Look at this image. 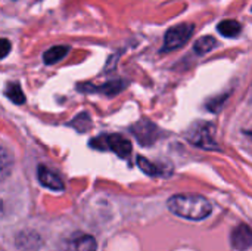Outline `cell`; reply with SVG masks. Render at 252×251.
I'll list each match as a JSON object with an SVG mask.
<instances>
[{
  "label": "cell",
  "instance_id": "cell-1",
  "mask_svg": "<svg viewBox=\"0 0 252 251\" xmlns=\"http://www.w3.org/2000/svg\"><path fill=\"white\" fill-rule=\"evenodd\" d=\"M167 207L173 215L189 220H204L213 213V204L205 197L196 194L173 195L167 201Z\"/></svg>",
  "mask_w": 252,
  "mask_h": 251
},
{
  "label": "cell",
  "instance_id": "cell-2",
  "mask_svg": "<svg viewBox=\"0 0 252 251\" xmlns=\"http://www.w3.org/2000/svg\"><path fill=\"white\" fill-rule=\"evenodd\" d=\"M186 139L192 145L207 149V151L219 149L217 142H216V126L213 123H207V121L195 123L189 129Z\"/></svg>",
  "mask_w": 252,
  "mask_h": 251
},
{
  "label": "cell",
  "instance_id": "cell-3",
  "mask_svg": "<svg viewBox=\"0 0 252 251\" xmlns=\"http://www.w3.org/2000/svg\"><path fill=\"white\" fill-rule=\"evenodd\" d=\"M90 146L100 149V151H112L114 154H117L120 158H128V155L131 154V143L127 138H124L123 135L114 133V135H100L96 139L90 141Z\"/></svg>",
  "mask_w": 252,
  "mask_h": 251
},
{
  "label": "cell",
  "instance_id": "cell-4",
  "mask_svg": "<svg viewBox=\"0 0 252 251\" xmlns=\"http://www.w3.org/2000/svg\"><path fill=\"white\" fill-rule=\"evenodd\" d=\"M195 27L192 24H179L167 30L162 44V52H171L185 46L193 36Z\"/></svg>",
  "mask_w": 252,
  "mask_h": 251
},
{
  "label": "cell",
  "instance_id": "cell-5",
  "mask_svg": "<svg viewBox=\"0 0 252 251\" xmlns=\"http://www.w3.org/2000/svg\"><path fill=\"white\" fill-rule=\"evenodd\" d=\"M130 130L142 146H151L162 136L161 129L149 120H140L134 123Z\"/></svg>",
  "mask_w": 252,
  "mask_h": 251
},
{
  "label": "cell",
  "instance_id": "cell-6",
  "mask_svg": "<svg viewBox=\"0 0 252 251\" xmlns=\"http://www.w3.org/2000/svg\"><path fill=\"white\" fill-rule=\"evenodd\" d=\"M128 86V81L124 80V78H117V80H111L105 84H100V86H78L80 90L83 92H96V93H100L103 96H117L118 93H121L126 87Z\"/></svg>",
  "mask_w": 252,
  "mask_h": 251
},
{
  "label": "cell",
  "instance_id": "cell-7",
  "mask_svg": "<svg viewBox=\"0 0 252 251\" xmlns=\"http://www.w3.org/2000/svg\"><path fill=\"white\" fill-rule=\"evenodd\" d=\"M37 178H38V182L44 188H49V189L56 191V192H61V191L65 189L63 180L61 179V176L58 173H55L53 170H50L49 167H46V166H38Z\"/></svg>",
  "mask_w": 252,
  "mask_h": 251
},
{
  "label": "cell",
  "instance_id": "cell-8",
  "mask_svg": "<svg viewBox=\"0 0 252 251\" xmlns=\"http://www.w3.org/2000/svg\"><path fill=\"white\" fill-rule=\"evenodd\" d=\"M96 240L87 234H75L63 246V251H96Z\"/></svg>",
  "mask_w": 252,
  "mask_h": 251
},
{
  "label": "cell",
  "instance_id": "cell-9",
  "mask_svg": "<svg viewBox=\"0 0 252 251\" xmlns=\"http://www.w3.org/2000/svg\"><path fill=\"white\" fill-rule=\"evenodd\" d=\"M232 246L235 250L245 251L252 247V228L248 225H239L232 232Z\"/></svg>",
  "mask_w": 252,
  "mask_h": 251
},
{
  "label": "cell",
  "instance_id": "cell-10",
  "mask_svg": "<svg viewBox=\"0 0 252 251\" xmlns=\"http://www.w3.org/2000/svg\"><path fill=\"white\" fill-rule=\"evenodd\" d=\"M217 31L229 38H235L242 33V24L236 19H224L217 25Z\"/></svg>",
  "mask_w": 252,
  "mask_h": 251
},
{
  "label": "cell",
  "instance_id": "cell-11",
  "mask_svg": "<svg viewBox=\"0 0 252 251\" xmlns=\"http://www.w3.org/2000/svg\"><path fill=\"white\" fill-rule=\"evenodd\" d=\"M69 53V46H53L43 53V61L47 65H53L62 61Z\"/></svg>",
  "mask_w": 252,
  "mask_h": 251
},
{
  "label": "cell",
  "instance_id": "cell-12",
  "mask_svg": "<svg viewBox=\"0 0 252 251\" xmlns=\"http://www.w3.org/2000/svg\"><path fill=\"white\" fill-rule=\"evenodd\" d=\"M217 44H219V41H217L214 37H211V36H204V37H201L199 40L195 41V44H193V52H195L196 55H205V53L211 52Z\"/></svg>",
  "mask_w": 252,
  "mask_h": 251
},
{
  "label": "cell",
  "instance_id": "cell-13",
  "mask_svg": "<svg viewBox=\"0 0 252 251\" xmlns=\"http://www.w3.org/2000/svg\"><path fill=\"white\" fill-rule=\"evenodd\" d=\"M4 95L9 101H12L16 105H22L25 102V95L18 83H9L4 89Z\"/></svg>",
  "mask_w": 252,
  "mask_h": 251
},
{
  "label": "cell",
  "instance_id": "cell-14",
  "mask_svg": "<svg viewBox=\"0 0 252 251\" xmlns=\"http://www.w3.org/2000/svg\"><path fill=\"white\" fill-rule=\"evenodd\" d=\"M137 166L148 176H164V170L159 166L149 161L148 158H145V157H140V155L137 157Z\"/></svg>",
  "mask_w": 252,
  "mask_h": 251
},
{
  "label": "cell",
  "instance_id": "cell-15",
  "mask_svg": "<svg viewBox=\"0 0 252 251\" xmlns=\"http://www.w3.org/2000/svg\"><path fill=\"white\" fill-rule=\"evenodd\" d=\"M34 244H40L38 235H37V234L22 232V234H19L18 238H16V246H18L21 250H27V249H28L27 246H30V250H34V249H37V246H34Z\"/></svg>",
  "mask_w": 252,
  "mask_h": 251
},
{
  "label": "cell",
  "instance_id": "cell-16",
  "mask_svg": "<svg viewBox=\"0 0 252 251\" xmlns=\"http://www.w3.org/2000/svg\"><path fill=\"white\" fill-rule=\"evenodd\" d=\"M69 126H72L74 129H77L80 133H83V132H87L90 127H92V120H90V115L87 114V112H81V114H78L71 123H69Z\"/></svg>",
  "mask_w": 252,
  "mask_h": 251
},
{
  "label": "cell",
  "instance_id": "cell-17",
  "mask_svg": "<svg viewBox=\"0 0 252 251\" xmlns=\"http://www.w3.org/2000/svg\"><path fill=\"white\" fill-rule=\"evenodd\" d=\"M227 99V95H221L220 98H214V99H211L208 104H207V108L210 109V111H214V112H217L220 108H221V105L224 104V101Z\"/></svg>",
  "mask_w": 252,
  "mask_h": 251
},
{
  "label": "cell",
  "instance_id": "cell-18",
  "mask_svg": "<svg viewBox=\"0 0 252 251\" xmlns=\"http://www.w3.org/2000/svg\"><path fill=\"white\" fill-rule=\"evenodd\" d=\"M1 46H3L1 58H6L7 53H9V50H10V43H9V40H7V38H3V40H1Z\"/></svg>",
  "mask_w": 252,
  "mask_h": 251
}]
</instances>
